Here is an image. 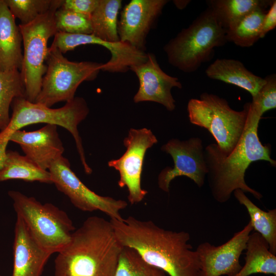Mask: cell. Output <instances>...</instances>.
<instances>
[{"instance_id":"cell-1","label":"cell","mask_w":276,"mask_h":276,"mask_svg":"<svg viewBox=\"0 0 276 276\" xmlns=\"http://www.w3.org/2000/svg\"><path fill=\"white\" fill-rule=\"evenodd\" d=\"M109 221L123 247L134 249L168 276H199L198 256L189 243L188 232L166 229L152 220L131 216Z\"/></svg>"},{"instance_id":"cell-2","label":"cell","mask_w":276,"mask_h":276,"mask_svg":"<svg viewBox=\"0 0 276 276\" xmlns=\"http://www.w3.org/2000/svg\"><path fill=\"white\" fill-rule=\"evenodd\" d=\"M261 117L250 102L244 132L233 151L225 155L214 143L208 145L204 150L208 183L212 196L217 202H227L237 189L251 194L258 200L262 198L260 192L246 184L244 177L247 168L254 162L264 160L273 166L276 165L275 160L270 157V146L263 145L258 136Z\"/></svg>"},{"instance_id":"cell-3","label":"cell","mask_w":276,"mask_h":276,"mask_svg":"<svg viewBox=\"0 0 276 276\" xmlns=\"http://www.w3.org/2000/svg\"><path fill=\"white\" fill-rule=\"evenodd\" d=\"M123 247L110 221L89 217L58 252L54 275L114 276Z\"/></svg>"},{"instance_id":"cell-4","label":"cell","mask_w":276,"mask_h":276,"mask_svg":"<svg viewBox=\"0 0 276 276\" xmlns=\"http://www.w3.org/2000/svg\"><path fill=\"white\" fill-rule=\"evenodd\" d=\"M227 42L225 29L208 7L164 47L169 63L181 71H197L214 56L215 48Z\"/></svg>"},{"instance_id":"cell-5","label":"cell","mask_w":276,"mask_h":276,"mask_svg":"<svg viewBox=\"0 0 276 276\" xmlns=\"http://www.w3.org/2000/svg\"><path fill=\"white\" fill-rule=\"evenodd\" d=\"M11 106L12 116L7 127L0 132V142L8 143L9 137L14 132L34 124L45 123L61 126L73 135L85 173H91L92 170L87 164L78 130V125L89 113L88 105L83 98L75 97L63 106L56 109L31 102L24 97L15 98Z\"/></svg>"},{"instance_id":"cell-6","label":"cell","mask_w":276,"mask_h":276,"mask_svg":"<svg viewBox=\"0 0 276 276\" xmlns=\"http://www.w3.org/2000/svg\"><path fill=\"white\" fill-rule=\"evenodd\" d=\"M17 216L24 221L37 242L51 252H59L70 242L75 230L63 210L52 203H41L17 191H9Z\"/></svg>"},{"instance_id":"cell-7","label":"cell","mask_w":276,"mask_h":276,"mask_svg":"<svg viewBox=\"0 0 276 276\" xmlns=\"http://www.w3.org/2000/svg\"><path fill=\"white\" fill-rule=\"evenodd\" d=\"M250 102L241 111L232 109L227 101L217 95L202 93L191 99L187 110L190 122L206 129L213 136L221 152L229 154L239 141L247 120Z\"/></svg>"},{"instance_id":"cell-8","label":"cell","mask_w":276,"mask_h":276,"mask_svg":"<svg viewBox=\"0 0 276 276\" xmlns=\"http://www.w3.org/2000/svg\"><path fill=\"white\" fill-rule=\"evenodd\" d=\"M62 0H53L49 10L27 24H19L24 45L20 73L25 88V98L35 102L39 94L47 66L48 42L57 32L54 15Z\"/></svg>"},{"instance_id":"cell-9","label":"cell","mask_w":276,"mask_h":276,"mask_svg":"<svg viewBox=\"0 0 276 276\" xmlns=\"http://www.w3.org/2000/svg\"><path fill=\"white\" fill-rule=\"evenodd\" d=\"M46 62L47 69L35 102L49 107L58 102L73 100L80 84L94 80L103 65L91 61H71L57 49L50 47Z\"/></svg>"},{"instance_id":"cell-10","label":"cell","mask_w":276,"mask_h":276,"mask_svg":"<svg viewBox=\"0 0 276 276\" xmlns=\"http://www.w3.org/2000/svg\"><path fill=\"white\" fill-rule=\"evenodd\" d=\"M48 171L53 183L78 209L84 212L98 210L110 219L120 220L123 218L120 212L127 207V202L101 196L90 190L73 171L68 160L63 156L55 160Z\"/></svg>"},{"instance_id":"cell-11","label":"cell","mask_w":276,"mask_h":276,"mask_svg":"<svg viewBox=\"0 0 276 276\" xmlns=\"http://www.w3.org/2000/svg\"><path fill=\"white\" fill-rule=\"evenodd\" d=\"M123 142L125 152L119 158L108 162V165L119 172L118 185L127 187L128 201L133 204L142 201L147 194L141 187L143 162L146 151L157 140L150 129L131 128Z\"/></svg>"},{"instance_id":"cell-12","label":"cell","mask_w":276,"mask_h":276,"mask_svg":"<svg viewBox=\"0 0 276 276\" xmlns=\"http://www.w3.org/2000/svg\"><path fill=\"white\" fill-rule=\"evenodd\" d=\"M161 149L171 156L174 166L167 167L159 174L158 185L160 189L169 192L171 181L181 176L189 178L199 188L203 186L208 169L200 138L191 137L186 141L172 139Z\"/></svg>"},{"instance_id":"cell-13","label":"cell","mask_w":276,"mask_h":276,"mask_svg":"<svg viewBox=\"0 0 276 276\" xmlns=\"http://www.w3.org/2000/svg\"><path fill=\"white\" fill-rule=\"evenodd\" d=\"M252 231L249 221L220 245L216 246L208 242L199 244L195 250L199 260V276H235L242 267L239 259Z\"/></svg>"},{"instance_id":"cell-14","label":"cell","mask_w":276,"mask_h":276,"mask_svg":"<svg viewBox=\"0 0 276 276\" xmlns=\"http://www.w3.org/2000/svg\"><path fill=\"white\" fill-rule=\"evenodd\" d=\"M97 44L106 48L111 54L110 59L103 63L101 71L109 73H125L133 65L144 63L148 54L121 41L108 42L93 34H70L57 32L51 48H56L62 54L79 45Z\"/></svg>"},{"instance_id":"cell-15","label":"cell","mask_w":276,"mask_h":276,"mask_svg":"<svg viewBox=\"0 0 276 276\" xmlns=\"http://www.w3.org/2000/svg\"><path fill=\"white\" fill-rule=\"evenodd\" d=\"M167 0H131L125 6L118 22L120 41L145 52L146 39L162 13Z\"/></svg>"},{"instance_id":"cell-16","label":"cell","mask_w":276,"mask_h":276,"mask_svg":"<svg viewBox=\"0 0 276 276\" xmlns=\"http://www.w3.org/2000/svg\"><path fill=\"white\" fill-rule=\"evenodd\" d=\"M148 58L143 63L130 67L139 81V87L133 97L135 103L151 101L163 105L169 111L176 107L171 90L173 87L181 89L179 79L168 75L160 68L155 55L148 53Z\"/></svg>"},{"instance_id":"cell-17","label":"cell","mask_w":276,"mask_h":276,"mask_svg":"<svg viewBox=\"0 0 276 276\" xmlns=\"http://www.w3.org/2000/svg\"><path fill=\"white\" fill-rule=\"evenodd\" d=\"M9 141L19 145L25 155L44 170H48L64 151L57 126L53 124L33 131L17 130L9 136Z\"/></svg>"},{"instance_id":"cell-18","label":"cell","mask_w":276,"mask_h":276,"mask_svg":"<svg viewBox=\"0 0 276 276\" xmlns=\"http://www.w3.org/2000/svg\"><path fill=\"white\" fill-rule=\"evenodd\" d=\"M51 255L37 242L22 220L17 216L12 276H40Z\"/></svg>"},{"instance_id":"cell-19","label":"cell","mask_w":276,"mask_h":276,"mask_svg":"<svg viewBox=\"0 0 276 276\" xmlns=\"http://www.w3.org/2000/svg\"><path fill=\"white\" fill-rule=\"evenodd\" d=\"M5 0H0V70H20L22 35Z\"/></svg>"},{"instance_id":"cell-20","label":"cell","mask_w":276,"mask_h":276,"mask_svg":"<svg viewBox=\"0 0 276 276\" xmlns=\"http://www.w3.org/2000/svg\"><path fill=\"white\" fill-rule=\"evenodd\" d=\"M210 79L233 84L247 90L255 97L265 83V79L254 74L238 60L217 59L206 69Z\"/></svg>"},{"instance_id":"cell-21","label":"cell","mask_w":276,"mask_h":276,"mask_svg":"<svg viewBox=\"0 0 276 276\" xmlns=\"http://www.w3.org/2000/svg\"><path fill=\"white\" fill-rule=\"evenodd\" d=\"M245 263L235 276L263 273L276 276V256L266 240L258 233H251L246 246Z\"/></svg>"},{"instance_id":"cell-22","label":"cell","mask_w":276,"mask_h":276,"mask_svg":"<svg viewBox=\"0 0 276 276\" xmlns=\"http://www.w3.org/2000/svg\"><path fill=\"white\" fill-rule=\"evenodd\" d=\"M10 179L53 183L48 170L41 169L25 155L7 150L6 158L0 170V182Z\"/></svg>"},{"instance_id":"cell-23","label":"cell","mask_w":276,"mask_h":276,"mask_svg":"<svg viewBox=\"0 0 276 276\" xmlns=\"http://www.w3.org/2000/svg\"><path fill=\"white\" fill-rule=\"evenodd\" d=\"M273 1L269 0H211L207 1L221 26L225 30L235 25L252 11L266 9Z\"/></svg>"},{"instance_id":"cell-24","label":"cell","mask_w":276,"mask_h":276,"mask_svg":"<svg viewBox=\"0 0 276 276\" xmlns=\"http://www.w3.org/2000/svg\"><path fill=\"white\" fill-rule=\"evenodd\" d=\"M233 193L240 204L246 208L253 230L266 240L270 251L276 255V209L264 211L255 205L241 190L237 189Z\"/></svg>"},{"instance_id":"cell-25","label":"cell","mask_w":276,"mask_h":276,"mask_svg":"<svg viewBox=\"0 0 276 276\" xmlns=\"http://www.w3.org/2000/svg\"><path fill=\"white\" fill-rule=\"evenodd\" d=\"M121 6V0H100L90 16L92 34L106 42L120 41L118 17Z\"/></svg>"},{"instance_id":"cell-26","label":"cell","mask_w":276,"mask_h":276,"mask_svg":"<svg viewBox=\"0 0 276 276\" xmlns=\"http://www.w3.org/2000/svg\"><path fill=\"white\" fill-rule=\"evenodd\" d=\"M266 12V9L255 10L225 30L227 42L242 48L253 45L260 38L262 22Z\"/></svg>"},{"instance_id":"cell-27","label":"cell","mask_w":276,"mask_h":276,"mask_svg":"<svg viewBox=\"0 0 276 276\" xmlns=\"http://www.w3.org/2000/svg\"><path fill=\"white\" fill-rule=\"evenodd\" d=\"M25 98V88L19 70H0V132L8 125L9 108L16 98Z\"/></svg>"},{"instance_id":"cell-28","label":"cell","mask_w":276,"mask_h":276,"mask_svg":"<svg viewBox=\"0 0 276 276\" xmlns=\"http://www.w3.org/2000/svg\"><path fill=\"white\" fill-rule=\"evenodd\" d=\"M114 276H168L164 271L146 262L134 249L124 247Z\"/></svg>"},{"instance_id":"cell-29","label":"cell","mask_w":276,"mask_h":276,"mask_svg":"<svg viewBox=\"0 0 276 276\" xmlns=\"http://www.w3.org/2000/svg\"><path fill=\"white\" fill-rule=\"evenodd\" d=\"M54 19L57 32L82 34L93 33L90 16L59 8L55 13Z\"/></svg>"},{"instance_id":"cell-30","label":"cell","mask_w":276,"mask_h":276,"mask_svg":"<svg viewBox=\"0 0 276 276\" xmlns=\"http://www.w3.org/2000/svg\"><path fill=\"white\" fill-rule=\"evenodd\" d=\"M53 0H5L15 18L27 25L50 9Z\"/></svg>"},{"instance_id":"cell-31","label":"cell","mask_w":276,"mask_h":276,"mask_svg":"<svg viewBox=\"0 0 276 276\" xmlns=\"http://www.w3.org/2000/svg\"><path fill=\"white\" fill-rule=\"evenodd\" d=\"M265 83L251 102L255 110L262 117L268 110L276 108V76H267Z\"/></svg>"},{"instance_id":"cell-32","label":"cell","mask_w":276,"mask_h":276,"mask_svg":"<svg viewBox=\"0 0 276 276\" xmlns=\"http://www.w3.org/2000/svg\"><path fill=\"white\" fill-rule=\"evenodd\" d=\"M99 2L100 0H62L60 8L90 16Z\"/></svg>"},{"instance_id":"cell-33","label":"cell","mask_w":276,"mask_h":276,"mask_svg":"<svg viewBox=\"0 0 276 276\" xmlns=\"http://www.w3.org/2000/svg\"><path fill=\"white\" fill-rule=\"evenodd\" d=\"M276 27V1H273L269 9L263 19L261 29L260 38L264 37L266 34Z\"/></svg>"},{"instance_id":"cell-34","label":"cell","mask_w":276,"mask_h":276,"mask_svg":"<svg viewBox=\"0 0 276 276\" xmlns=\"http://www.w3.org/2000/svg\"><path fill=\"white\" fill-rule=\"evenodd\" d=\"M8 143L0 142V170L2 168L6 156Z\"/></svg>"},{"instance_id":"cell-35","label":"cell","mask_w":276,"mask_h":276,"mask_svg":"<svg viewBox=\"0 0 276 276\" xmlns=\"http://www.w3.org/2000/svg\"><path fill=\"white\" fill-rule=\"evenodd\" d=\"M173 2L178 9L182 10L185 8L191 1L188 0H175Z\"/></svg>"}]
</instances>
